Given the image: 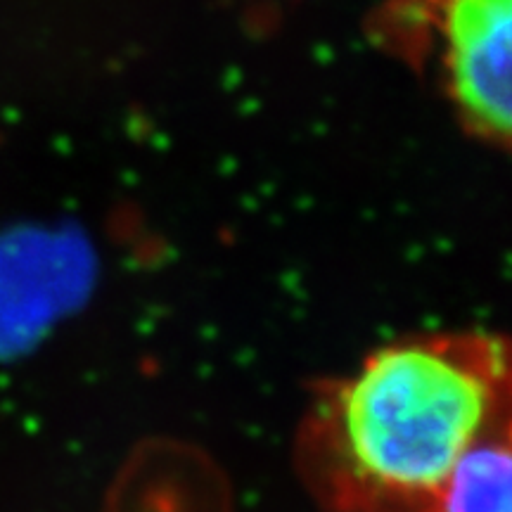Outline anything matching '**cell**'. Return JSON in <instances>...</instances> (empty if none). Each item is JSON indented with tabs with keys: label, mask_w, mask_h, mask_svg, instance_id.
Returning <instances> with one entry per match:
<instances>
[{
	"label": "cell",
	"mask_w": 512,
	"mask_h": 512,
	"mask_svg": "<svg viewBox=\"0 0 512 512\" xmlns=\"http://www.w3.org/2000/svg\"><path fill=\"white\" fill-rule=\"evenodd\" d=\"M370 36L430 79L467 136L512 150V0H382Z\"/></svg>",
	"instance_id": "obj_2"
},
{
	"label": "cell",
	"mask_w": 512,
	"mask_h": 512,
	"mask_svg": "<svg viewBox=\"0 0 512 512\" xmlns=\"http://www.w3.org/2000/svg\"><path fill=\"white\" fill-rule=\"evenodd\" d=\"M432 512H512V427L458 460Z\"/></svg>",
	"instance_id": "obj_4"
},
{
	"label": "cell",
	"mask_w": 512,
	"mask_h": 512,
	"mask_svg": "<svg viewBox=\"0 0 512 512\" xmlns=\"http://www.w3.org/2000/svg\"><path fill=\"white\" fill-rule=\"evenodd\" d=\"M512 427V339L430 332L318 384L294 446L323 512H432L467 451Z\"/></svg>",
	"instance_id": "obj_1"
},
{
	"label": "cell",
	"mask_w": 512,
	"mask_h": 512,
	"mask_svg": "<svg viewBox=\"0 0 512 512\" xmlns=\"http://www.w3.org/2000/svg\"><path fill=\"white\" fill-rule=\"evenodd\" d=\"M86 245L72 230L0 233V361L29 354L88 285Z\"/></svg>",
	"instance_id": "obj_3"
}]
</instances>
